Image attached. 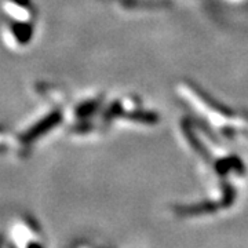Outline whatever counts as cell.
Here are the masks:
<instances>
[{"mask_svg":"<svg viewBox=\"0 0 248 248\" xmlns=\"http://www.w3.org/2000/svg\"><path fill=\"white\" fill-rule=\"evenodd\" d=\"M62 116L60 112H53L50 115H47L43 117L42 120H39L37 123H35L32 127H29L27 131L21 134V141L24 143H32L36 140L42 138L46 133H48L51 128H54L57 124L61 122Z\"/></svg>","mask_w":248,"mask_h":248,"instance_id":"obj_1","label":"cell"},{"mask_svg":"<svg viewBox=\"0 0 248 248\" xmlns=\"http://www.w3.org/2000/svg\"><path fill=\"white\" fill-rule=\"evenodd\" d=\"M13 3H16L19 7H29L31 6V0H11Z\"/></svg>","mask_w":248,"mask_h":248,"instance_id":"obj_3","label":"cell"},{"mask_svg":"<svg viewBox=\"0 0 248 248\" xmlns=\"http://www.w3.org/2000/svg\"><path fill=\"white\" fill-rule=\"evenodd\" d=\"M11 32L19 45H27L33 37V27L31 22H13Z\"/></svg>","mask_w":248,"mask_h":248,"instance_id":"obj_2","label":"cell"}]
</instances>
